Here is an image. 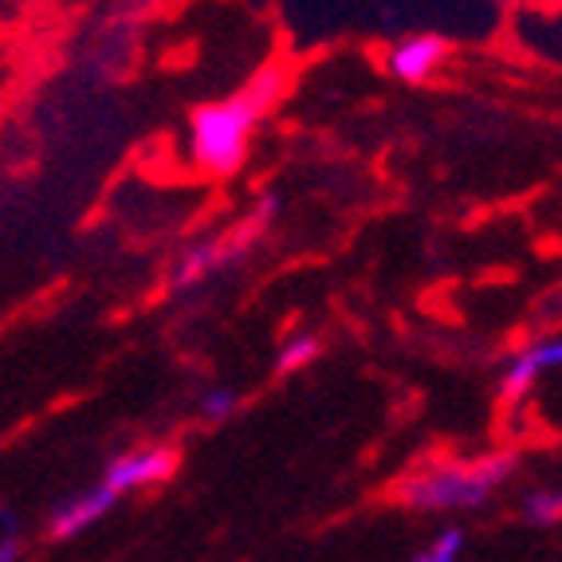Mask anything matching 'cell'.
Returning <instances> with one entry per match:
<instances>
[{
    "label": "cell",
    "instance_id": "1",
    "mask_svg": "<svg viewBox=\"0 0 562 562\" xmlns=\"http://www.w3.org/2000/svg\"><path fill=\"white\" fill-rule=\"evenodd\" d=\"M283 79L280 71H263L256 76L244 91L216 99L189 114L186 126V154L193 169H201L205 178H233L236 169L248 161L252 138L260 131V119L268 106L280 99Z\"/></svg>",
    "mask_w": 562,
    "mask_h": 562
},
{
    "label": "cell",
    "instance_id": "2",
    "mask_svg": "<svg viewBox=\"0 0 562 562\" xmlns=\"http://www.w3.org/2000/svg\"><path fill=\"white\" fill-rule=\"evenodd\" d=\"M516 452H484V457H445L405 472L394 487V504L422 516H457L476 512L516 476Z\"/></svg>",
    "mask_w": 562,
    "mask_h": 562
},
{
    "label": "cell",
    "instance_id": "3",
    "mask_svg": "<svg viewBox=\"0 0 562 562\" xmlns=\"http://www.w3.org/2000/svg\"><path fill=\"white\" fill-rule=\"evenodd\" d=\"M248 252H252V228L236 236H213V240L189 244L186 252L173 260V268H169V291L173 295H189V291H198L201 283L213 280L216 272L236 268Z\"/></svg>",
    "mask_w": 562,
    "mask_h": 562
},
{
    "label": "cell",
    "instance_id": "4",
    "mask_svg": "<svg viewBox=\"0 0 562 562\" xmlns=\"http://www.w3.org/2000/svg\"><path fill=\"white\" fill-rule=\"evenodd\" d=\"M173 472H178V449L173 445H134L106 464L103 484L114 496H126V492H150V487L169 484Z\"/></svg>",
    "mask_w": 562,
    "mask_h": 562
},
{
    "label": "cell",
    "instance_id": "5",
    "mask_svg": "<svg viewBox=\"0 0 562 562\" xmlns=\"http://www.w3.org/2000/svg\"><path fill=\"white\" fill-rule=\"evenodd\" d=\"M445 64H449V40H441L437 32H409V36L385 47L382 56L385 76L405 87H422L437 79Z\"/></svg>",
    "mask_w": 562,
    "mask_h": 562
},
{
    "label": "cell",
    "instance_id": "6",
    "mask_svg": "<svg viewBox=\"0 0 562 562\" xmlns=\"http://www.w3.org/2000/svg\"><path fill=\"white\" fill-rule=\"evenodd\" d=\"M551 374H562V335L531 338L527 347H519L499 370V397L504 402H519Z\"/></svg>",
    "mask_w": 562,
    "mask_h": 562
},
{
    "label": "cell",
    "instance_id": "7",
    "mask_svg": "<svg viewBox=\"0 0 562 562\" xmlns=\"http://www.w3.org/2000/svg\"><path fill=\"white\" fill-rule=\"evenodd\" d=\"M114 504H119V496H114L106 484L83 487V492L67 496L64 504L52 512V519H47V535H52V539H76V535H83L91 524H99L103 516H111Z\"/></svg>",
    "mask_w": 562,
    "mask_h": 562
},
{
    "label": "cell",
    "instance_id": "8",
    "mask_svg": "<svg viewBox=\"0 0 562 562\" xmlns=\"http://www.w3.org/2000/svg\"><path fill=\"white\" fill-rule=\"evenodd\" d=\"M323 355V338L311 335V330H295V335H288L280 342V350H276V374H303L307 366H315Z\"/></svg>",
    "mask_w": 562,
    "mask_h": 562
},
{
    "label": "cell",
    "instance_id": "9",
    "mask_svg": "<svg viewBox=\"0 0 562 562\" xmlns=\"http://www.w3.org/2000/svg\"><path fill=\"white\" fill-rule=\"evenodd\" d=\"M193 409H198L201 422L225 425L228 417H236V409H240V394H236L233 385H205L198 394V402H193Z\"/></svg>",
    "mask_w": 562,
    "mask_h": 562
},
{
    "label": "cell",
    "instance_id": "10",
    "mask_svg": "<svg viewBox=\"0 0 562 562\" xmlns=\"http://www.w3.org/2000/svg\"><path fill=\"white\" fill-rule=\"evenodd\" d=\"M524 519L527 524L551 527L562 519V492L559 487H535L524 496Z\"/></svg>",
    "mask_w": 562,
    "mask_h": 562
},
{
    "label": "cell",
    "instance_id": "11",
    "mask_svg": "<svg viewBox=\"0 0 562 562\" xmlns=\"http://www.w3.org/2000/svg\"><path fill=\"white\" fill-rule=\"evenodd\" d=\"M460 547H464V531H445V535H437V539H432L413 562H457Z\"/></svg>",
    "mask_w": 562,
    "mask_h": 562
},
{
    "label": "cell",
    "instance_id": "12",
    "mask_svg": "<svg viewBox=\"0 0 562 562\" xmlns=\"http://www.w3.org/2000/svg\"><path fill=\"white\" fill-rule=\"evenodd\" d=\"M20 559V539L16 535H4L0 539V562H16Z\"/></svg>",
    "mask_w": 562,
    "mask_h": 562
},
{
    "label": "cell",
    "instance_id": "13",
    "mask_svg": "<svg viewBox=\"0 0 562 562\" xmlns=\"http://www.w3.org/2000/svg\"><path fill=\"white\" fill-rule=\"evenodd\" d=\"M519 4H527V9H535V12H559L562 9V0H519Z\"/></svg>",
    "mask_w": 562,
    "mask_h": 562
},
{
    "label": "cell",
    "instance_id": "14",
    "mask_svg": "<svg viewBox=\"0 0 562 562\" xmlns=\"http://www.w3.org/2000/svg\"><path fill=\"white\" fill-rule=\"evenodd\" d=\"M484 4H492V9H516L519 0H484Z\"/></svg>",
    "mask_w": 562,
    "mask_h": 562
}]
</instances>
